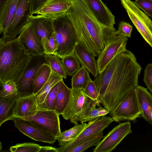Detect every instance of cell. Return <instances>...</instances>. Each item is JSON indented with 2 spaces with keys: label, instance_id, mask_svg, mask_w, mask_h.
Here are the masks:
<instances>
[{
  "label": "cell",
  "instance_id": "obj_1",
  "mask_svg": "<svg viewBox=\"0 0 152 152\" xmlns=\"http://www.w3.org/2000/svg\"><path fill=\"white\" fill-rule=\"evenodd\" d=\"M141 67L134 54L127 50L120 54L116 70L104 94L100 103L110 112L114 109L132 90L138 85Z\"/></svg>",
  "mask_w": 152,
  "mask_h": 152
},
{
  "label": "cell",
  "instance_id": "obj_2",
  "mask_svg": "<svg viewBox=\"0 0 152 152\" xmlns=\"http://www.w3.org/2000/svg\"><path fill=\"white\" fill-rule=\"evenodd\" d=\"M32 56L22 45L18 37L4 42L0 40V81L18 83Z\"/></svg>",
  "mask_w": 152,
  "mask_h": 152
},
{
  "label": "cell",
  "instance_id": "obj_3",
  "mask_svg": "<svg viewBox=\"0 0 152 152\" xmlns=\"http://www.w3.org/2000/svg\"><path fill=\"white\" fill-rule=\"evenodd\" d=\"M71 6L82 25L83 32L88 45L99 54L108 39L116 31L101 23L94 15L85 0H70Z\"/></svg>",
  "mask_w": 152,
  "mask_h": 152
},
{
  "label": "cell",
  "instance_id": "obj_4",
  "mask_svg": "<svg viewBox=\"0 0 152 152\" xmlns=\"http://www.w3.org/2000/svg\"><path fill=\"white\" fill-rule=\"evenodd\" d=\"M54 27L57 45L55 55L62 59L74 54L78 42L75 28L66 14L53 19Z\"/></svg>",
  "mask_w": 152,
  "mask_h": 152
},
{
  "label": "cell",
  "instance_id": "obj_5",
  "mask_svg": "<svg viewBox=\"0 0 152 152\" xmlns=\"http://www.w3.org/2000/svg\"><path fill=\"white\" fill-rule=\"evenodd\" d=\"M132 22L146 42L152 48V21L131 0H121Z\"/></svg>",
  "mask_w": 152,
  "mask_h": 152
},
{
  "label": "cell",
  "instance_id": "obj_6",
  "mask_svg": "<svg viewBox=\"0 0 152 152\" xmlns=\"http://www.w3.org/2000/svg\"><path fill=\"white\" fill-rule=\"evenodd\" d=\"M141 114L136 88L130 91L116 107L110 112V116L116 122L134 121Z\"/></svg>",
  "mask_w": 152,
  "mask_h": 152
},
{
  "label": "cell",
  "instance_id": "obj_7",
  "mask_svg": "<svg viewBox=\"0 0 152 152\" xmlns=\"http://www.w3.org/2000/svg\"><path fill=\"white\" fill-rule=\"evenodd\" d=\"M31 0H20L13 18L0 40L6 42L15 38L30 23Z\"/></svg>",
  "mask_w": 152,
  "mask_h": 152
},
{
  "label": "cell",
  "instance_id": "obj_8",
  "mask_svg": "<svg viewBox=\"0 0 152 152\" xmlns=\"http://www.w3.org/2000/svg\"><path fill=\"white\" fill-rule=\"evenodd\" d=\"M128 38L121 35L111 36L107 41L96 60L99 73L102 72L118 55L126 51Z\"/></svg>",
  "mask_w": 152,
  "mask_h": 152
},
{
  "label": "cell",
  "instance_id": "obj_9",
  "mask_svg": "<svg viewBox=\"0 0 152 152\" xmlns=\"http://www.w3.org/2000/svg\"><path fill=\"white\" fill-rule=\"evenodd\" d=\"M114 121L110 116H99L89 122V124L73 140L57 148V152H66L69 149L78 145L107 127Z\"/></svg>",
  "mask_w": 152,
  "mask_h": 152
},
{
  "label": "cell",
  "instance_id": "obj_10",
  "mask_svg": "<svg viewBox=\"0 0 152 152\" xmlns=\"http://www.w3.org/2000/svg\"><path fill=\"white\" fill-rule=\"evenodd\" d=\"M132 131L129 121L120 124L109 132L93 149V152H110Z\"/></svg>",
  "mask_w": 152,
  "mask_h": 152
},
{
  "label": "cell",
  "instance_id": "obj_11",
  "mask_svg": "<svg viewBox=\"0 0 152 152\" xmlns=\"http://www.w3.org/2000/svg\"><path fill=\"white\" fill-rule=\"evenodd\" d=\"M44 55L32 56L31 60L16 84L20 96L34 95L32 84L34 76L39 67L44 64L46 63Z\"/></svg>",
  "mask_w": 152,
  "mask_h": 152
},
{
  "label": "cell",
  "instance_id": "obj_12",
  "mask_svg": "<svg viewBox=\"0 0 152 152\" xmlns=\"http://www.w3.org/2000/svg\"><path fill=\"white\" fill-rule=\"evenodd\" d=\"M59 115L55 110H38L34 116L26 120L47 131L57 140L61 132Z\"/></svg>",
  "mask_w": 152,
  "mask_h": 152
},
{
  "label": "cell",
  "instance_id": "obj_13",
  "mask_svg": "<svg viewBox=\"0 0 152 152\" xmlns=\"http://www.w3.org/2000/svg\"><path fill=\"white\" fill-rule=\"evenodd\" d=\"M99 100H93L86 96L80 111L70 119V122L75 125L78 122L81 124L89 122L99 116H104L110 113L106 108L99 105Z\"/></svg>",
  "mask_w": 152,
  "mask_h": 152
},
{
  "label": "cell",
  "instance_id": "obj_14",
  "mask_svg": "<svg viewBox=\"0 0 152 152\" xmlns=\"http://www.w3.org/2000/svg\"><path fill=\"white\" fill-rule=\"evenodd\" d=\"M14 122L20 132L35 141L53 144L57 140L50 133L28 121L17 118Z\"/></svg>",
  "mask_w": 152,
  "mask_h": 152
},
{
  "label": "cell",
  "instance_id": "obj_15",
  "mask_svg": "<svg viewBox=\"0 0 152 152\" xmlns=\"http://www.w3.org/2000/svg\"><path fill=\"white\" fill-rule=\"evenodd\" d=\"M18 37L23 46L31 56H37L45 54L44 47L30 22L24 28Z\"/></svg>",
  "mask_w": 152,
  "mask_h": 152
},
{
  "label": "cell",
  "instance_id": "obj_16",
  "mask_svg": "<svg viewBox=\"0 0 152 152\" xmlns=\"http://www.w3.org/2000/svg\"><path fill=\"white\" fill-rule=\"evenodd\" d=\"M29 21L32 24L35 33L45 50L50 37L55 32L53 19L37 15L30 16Z\"/></svg>",
  "mask_w": 152,
  "mask_h": 152
},
{
  "label": "cell",
  "instance_id": "obj_17",
  "mask_svg": "<svg viewBox=\"0 0 152 152\" xmlns=\"http://www.w3.org/2000/svg\"><path fill=\"white\" fill-rule=\"evenodd\" d=\"M72 5L70 0H50L36 14L55 19L65 15Z\"/></svg>",
  "mask_w": 152,
  "mask_h": 152
},
{
  "label": "cell",
  "instance_id": "obj_18",
  "mask_svg": "<svg viewBox=\"0 0 152 152\" xmlns=\"http://www.w3.org/2000/svg\"><path fill=\"white\" fill-rule=\"evenodd\" d=\"M96 19L103 25L113 28L115 17L101 0H85Z\"/></svg>",
  "mask_w": 152,
  "mask_h": 152
},
{
  "label": "cell",
  "instance_id": "obj_19",
  "mask_svg": "<svg viewBox=\"0 0 152 152\" xmlns=\"http://www.w3.org/2000/svg\"><path fill=\"white\" fill-rule=\"evenodd\" d=\"M38 110V104L34 95L19 96L17 100L14 119L19 118L26 120L34 116Z\"/></svg>",
  "mask_w": 152,
  "mask_h": 152
},
{
  "label": "cell",
  "instance_id": "obj_20",
  "mask_svg": "<svg viewBox=\"0 0 152 152\" xmlns=\"http://www.w3.org/2000/svg\"><path fill=\"white\" fill-rule=\"evenodd\" d=\"M83 89H72L68 103L61 114L66 120H70L81 110L86 97Z\"/></svg>",
  "mask_w": 152,
  "mask_h": 152
},
{
  "label": "cell",
  "instance_id": "obj_21",
  "mask_svg": "<svg viewBox=\"0 0 152 152\" xmlns=\"http://www.w3.org/2000/svg\"><path fill=\"white\" fill-rule=\"evenodd\" d=\"M74 54L81 66L85 68L94 77L99 74L95 57L92 55L80 42L77 43Z\"/></svg>",
  "mask_w": 152,
  "mask_h": 152
},
{
  "label": "cell",
  "instance_id": "obj_22",
  "mask_svg": "<svg viewBox=\"0 0 152 152\" xmlns=\"http://www.w3.org/2000/svg\"><path fill=\"white\" fill-rule=\"evenodd\" d=\"M136 89L141 111L140 115L152 126V95L143 87L138 85Z\"/></svg>",
  "mask_w": 152,
  "mask_h": 152
},
{
  "label": "cell",
  "instance_id": "obj_23",
  "mask_svg": "<svg viewBox=\"0 0 152 152\" xmlns=\"http://www.w3.org/2000/svg\"><path fill=\"white\" fill-rule=\"evenodd\" d=\"M120 54L116 56L105 69L96 77L94 81L97 86L99 97L106 89L109 82L117 67Z\"/></svg>",
  "mask_w": 152,
  "mask_h": 152
},
{
  "label": "cell",
  "instance_id": "obj_24",
  "mask_svg": "<svg viewBox=\"0 0 152 152\" xmlns=\"http://www.w3.org/2000/svg\"><path fill=\"white\" fill-rule=\"evenodd\" d=\"M19 95L0 97V126L9 120H14V114Z\"/></svg>",
  "mask_w": 152,
  "mask_h": 152
},
{
  "label": "cell",
  "instance_id": "obj_25",
  "mask_svg": "<svg viewBox=\"0 0 152 152\" xmlns=\"http://www.w3.org/2000/svg\"><path fill=\"white\" fill-rule=\"evenodd\" d=\"M20 0H8L0 8V33L7 30L15 13Z\"/></svg>",
  "mask_w": 152,
  "mask_h": 152
},
{
  "label": "cell",
  "instance_id": "obj_26",
  "mask_svg": "<svg viewBox=\"0 0 152 152\" xmlns=\"http://www.w3.org/2000/svg\"><path fill=\"white\" fill-rule=\"evenodd\" d=\"M71 92V88L68 87L63 80H61L59 89L54 102L55 110L61 115L69 102Z\"/></svg>",
  "mask_w": 152,
  "mask_h": 152
},
{
  "label": "cell",
  "instance_id": "obj_27",
  "mask_svg": "<svg viewBox=\"0 0 152 152\" xmlns=\"http://www.w3.org/2000/svg\"><path fill=\"white\" fill-rule=\"evenodd\" d=\"M52 70L47 63L43 64L36 73L33 82L34 95L37 94L42 88L48 80Z\"/></svg>",
  "mask_w": 152,
  "mask_h": 152
},
{
  "label": "cell",
  "instance_id": "obj_28",
  "mask_svg": "<svg viewBox=\"0 0 152 152\" xmlns=\"http://www.w3.org/2000/svg\"><path fill=\"white\" fill-rule=\"evenodd\" d=\"M62 77L52 72L47 82L40 91L36 94L38 106L44 101L47 96L52 88L58 82L63 80Z\"/></svg>",
  "mask_w": 152,
  "mask_h": 152
},
{
  "label": "cell",
  "instance_id": "obj_29",
  "mask_svg": "<svg viewBox=\"0 0 152 152\" xmlns=\"http://www.w3.org/2000/svg\"><path fill=\"white\" fill-rule=\"evenodd\" d=\"M83 123L77 124L73 127L61 132L57 140L60 146L63 145L74 140L89 124Z\"/></svg>",
  "mask_w": 152,
  "mask_h": 152
},
{
  "label": "cell",
  "instance_id": "obj_30",
  "mask_svg": "<svg viewBox=\"0 0 152 152\" xmlns=\"http://www.w3.org/2000/svg\"><path fill=\"white\" fill-rule=\"evenodd\" d=\"M91 79L89 71L84 67L81 66L72 76L71 88L84 89Z\"/></svg>",
  "mask_w": 152,
  "mask_h": 152
},
{
  "label": "cell",
  "instance_id": "obj_31",
  "mask_svg": "<svg viewBox=\"0 0 152 152\" xmlns=\"http://www.w3.org/2000/svg\"><path fill=\"white\" fill-rule=\"evenodd\" d=\"M44 56L46 63L49 65L52 72L63 78H66L67 75L61 58L55 55L45 54Z\"/></svg>",
  "mask_w": 152,
  "mask_h": 152
},
{
  "label": "cell",
  "instance_id": "obj_32",
  "mask_svg": "<svg viewBox=\"0 0 152 152\" xmlns=\"http://www.w3.org/2000/svg\"><path fill=\"white\" fill-rule=\"evenodd\" d=\"M103 131H102L84 141L78 145L68 150L66 152H81L88 148L96 146L103 137Z\"/></svg>",
  "mask_w": 152,
  "mask_h": 152
},
{
  "label": "cell",
  "instance_id": "obj_33",
  "mask_svg": "<svg viewBox=\"0 0 152 152\" xmlns=\"http://www.w3.org/2000/svg\"><path fill=\"white\" fill-rule=\"evenodd\" d=\"M62 60L67 75L72 76L81 67L79 61L74 54L67 56Z\"/></svg>",
  "mask_w": 152,
  "mask_h": 152
},
{
  "label": "cell",
  "instance_id": "obj_34",
  "mask_svg": "<svg viewBox=\"0 0 152 152\" xmlns=\"http://www.w3.org/2000/svg\"><path fill=\"white\" fill-rule=\"evenodd\" d=\"M61 81L57 83L52 88L43 102L38 106V110H55V100L59 89Z\"/></svg>",
  "mask_w": 152,
  "mask_h": 152
},
{
  "label": "cell",
  "instance_id": "obj_35",
  "mask_svg": "<svg viewBox=\"0 0 152 152\" xmlns=\"http://www.w3.org/2000/svg\"><path fill=\"white\" fill-rule=\"evenodd\" d=\"M41 147L36 144L25 142L12 146L10 150L12 152H39Z\"/></svg>",
  "mask_w": 152,
  "mask_h": 152
},
{
  "label": "cell",
  "instance_id": "obj_36",
  "mask_svg": "<svg viewBox=\"0 0 152 152\" xmlns=\"http://www.w3.org/2000/svg\"><path fill=\"white\" fill-rule=\"evenodd\" d=\"M1 89L0 97H5L13 95H18L17 87L13 81H9L1 83Z\"/></svg>",
  "mask_w": 152,
  "mask_h": 152
},
{
  "label": "cell",
  "instance_id": "obj_37",
  "mask_svg": "<svg viewBox=\"0 0 152 152\" xmlns=\"http://www.w3.org/2000/svg\"><path fill=\"white\" fill-rule=\"evenodd\" d=\"M84 92L86 96L94 100H99V96L97 86L94 81L91 79L88 82Z\"/></svg>",
  "mask_w": 152,
  "mask_h": 152
},
{
  "label": "cell",
  "instance_id": "obj_38",
  "mask_svg": "<svg viewBox=\"0 0 152 152\" xmlns=\"http://www.w3.org/2000/svg\"><path fill=\"white\" fill-rule=\"evenodd\" d=\"M133 30V26L125 22H121L118 25V29L114 33L115 35H123L130 38Z\"/></svg>",
  "mask_w": 152,
  "mask_h": 152
},
{
  "label": "cell",
  "instance_id": "obj_39",
  "mask_svg": "<svg viewBox=\"0 0 152 152\" xmlns=\"http://www.w3.org/2000/svg\"><path fill=\"white\" fill-rule=\"evenodd\" d=\"M134 2L138 7L152 18V0H136Z\"/></svg>",
  "mask_w": 152,
  "mask_h": 152
},
{
  "label": "cell",
  "instance_id": "obj_40",
  "mask_svg": "<svg viewBox=\"0 0 152 152\" xmlns=\"http://www.w3.org/2000/svg\"><path fill=\"white\" fill-rule=\"evenodd\" d=\"M57 49V45L55 32L48 40L45 49V54L55 55Z\"/></svg>",
  "mask_w": 152,
  "mask_h": 152
},
{
  "label": "cell",
  "instance_id": "obj_41",
  "mask_svg": "<svg viewBox=\"0 0 152 152\" xmlns=\"http://www.w3.org/2000/svg\"><path fill=\"white\" fill-rule=\"evenodd\" d=\"M143 80L148 88L152 93V64H148L144 71Z\"/></svg>",
  "mask_w": 152,
  "mask_h": 152
},
{
  "label": "cell",
  "instance_id": "obj_42",
  "mask_svg": "<svg viewBox=\"0 0 152 152\" xmlns=\"http://www.w3.org/2000/svg\"><path fill=\"white\" fill-rule=\"evenodd\" d=\"M50 0H31L30 8V16L36 13Z\"/></svg>",
  "mask_w": 152,
  "mask_h": 152
},
{
  "label": "cell",
  "instance_id": "obj_43",
  "mask_svg": "<svg viewBox=\"0 0 152 152\" xmlns=\"http://www.w3.org/2000/svg\"><path fill=\"white\" fill-rule=\"evenodd\" d=\"M39 152H57V148L50 146H41Z\"/></svg>",
  "mask_w": 152,
  "mask_h": 152
},
{
  "label": "cell",
  "instance_id": "obj_44",
  "mask_svg": "<svg viewBox=\"0 0 152 152\" xmlns=\"http://www.w3.org/2000/svg\"><path fill=\"white\" fill-rule=\"evenodd\" d=\"M8 0H0V8Z\"/></svg>",
  "mask_w": 152,
  "mask_h": 152
}]
</instances>
